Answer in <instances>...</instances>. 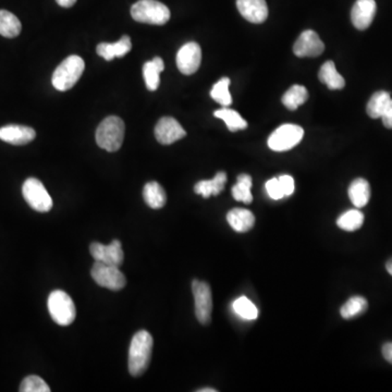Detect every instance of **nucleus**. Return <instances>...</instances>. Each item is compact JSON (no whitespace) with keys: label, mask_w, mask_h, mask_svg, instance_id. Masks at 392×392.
I'll use <instances>...</instances> for the list:
<instances>
[{"label":"nucleus","mask_w":392,"mask_h":392,"mask_svg":"<svg viewBox=\"0 0 392 392\" xmlns=\"http://www.w3.org/2000/svg\"><path fill=\"white\" fill-rule=\"evenodd\" d=\"M153 337L146 331L136 333L129 349V372L134 377L142 375L150 365L153 351Z\"/></svg>","instance_id":"obj_1"},{"label":"nucleus","mask_w":392,"mask_h":392,"mask_svg":"<svg viewBox=\"0 0 392 392\" xmlns=\"http://www.w3.org/2000/svg\"><path fill=\"white\" fill-rule=\"evenodd\" d=\"M124 120L119 117L110 116L102 120L96 130V142L97 145L107 152H117L124 143Z\"/></svg>","instance_id":"obj_2"},{"label":"nucleus","mask_w":392,"mask_h":392,"mask_svg":"<svg viewBox=\"0 0 392 392\" xmlns=\"http://www.w3.org/2000/svg\"><path fill=\"white\" fill-rule=\"evenodd\" d=\"M84 68L85 64L81 57L76 55L70 56L58 66L52 74V85L56 90L61 92L70 90L81 78Z\"/></svg>","instance_id":"obj_3"},{"label":"nucleus","mask_w":392,"mask_h":392,"mask_svg":"<svg viewBox=\"0 0 392 392\" xmlns=\"http://www.w3.org/2000/svg\"><path fill=\"white\" fill-rule=\"evenodd\" d=\"M131 16L140 23L164 25L170 19V10L157 0H138L131 8Z\"/></svg>","instance_id":"obj_4"},{"label":"nucleus","mask_w":392,"mask_h":392,"mask_svg":"<svg viewBox=\"0 0 392 392\" xmlns=\"http://www.w3.org/2000/svg\"><path fill=\"white\" fill-rule=\"evenodd\" d=\"M48 311L50 316L59 326H69L76 316V305L71 297L62 290H55L48 297Z\"/></svg>","instance_id":"obj_5"},{"label":"nucleus","mask_w":392,"mask_h":392,"mask_svg":"<svg viewBox=\"0 0 392 392\" xmlns=\"http://www.w3.org/2000/svg\"><path fill=\"white\" fill-rule=\"evenodd\" d=\"M24 200L38 213H47L52 208V198L43 183L36 178L25 180L22 186Z\"/></svg>","instance_id":"obj_6"},{"label":"nucleus","mask_w":392,"mask_h":392,"mask_svg":"<svg viewBox=\"0 0 392 392\" xmlns=\"http://www.w3.org/2000/svg\"><path fill=\"white\" fill-rule=\"evenodd\" d=\"M304 130L297 124H283L268 138V148L275 152L291 150L302 141Z\"/></svg>","instance_id":"obj_7"},{"label":"nucleus","mask_w":392,"mask_h":392,"mask_svg":"<svg viewBox=\"0 0 392 392\" xmlns=\"http://www.w3.org/2000/svg\"><path fill=\"white\" fill-rule=\"evenodd\" d=\"M90 275L98 285L109 290L119 291L126 287V279L119 267L95 261Z\"/></svg>","instance_id":"obj_8"},{"label":"nucleus","mask_w":392,"mask_h":392,"mask_svg":"<svg viewBox=\"0 0 392 392\" xmlns=\"http://www.w3.org/2000/svg\"><path fill=\"white\" fill-rule=\"evenodd\" d=\"M194 295L195 315L202 325H208L212 321L213 297L208 283L194 280L192 283Z\"/></svg>","instance_id":"obj_9"},{"label":"nucleus","mask_w":392,"mask_h":392,"mask_svg":"<svg viewBox=\"0 0 392 392\" xmlns=\"http://www.w3.org/2000/svg\"><path fill=\"white\" fill-rule=\"evenodd\" d=\"M90 252L95 261H100L102 264L120 267L124 263V254L119 240H114L108 245L98 242L92 243Z\"/></svg>","instance_id":"obj_10"},{"label":"nucleus","mask_w":392,"mask_h":392,"mask_svg":"<svg viewBox=\"0 0 392 392\" xmlns=\"http://www.w3.org/2000/svg\"><path fill=\"white\" fill-rule=\"evenodd\" d=\"M202 61V49L194 42L186 44L177 54V66L181 73L191 76L198 71Z\"/></svg>","instance_id":"obj_11"},{"label":"nucleus","mask_w":392,"mask_h":392,"mask_svg":"<svg viewBox=\"0 0 392 392\" xmlns=\"http://www.w3.org/2000/svg\"><path fill=\"white\" fill-rule=\"evenodd\" d=\"M325 50V45L316 32L307 30L297 38L293 52L299 58L317 57Z\"/></svg>","instance_id":"obj_12"},{"label":"nucleus","mask_w":392,"mask_h":392,"mask_svg":"<svg viewBox=\"0 0 392 392\" xmlns=\"http://www.w3.org/2000/svg\"><path fill=\"white\" fill-rule=\"evenodd\" d=\"M186 136V130L172 117H164L155 126V136L162 145H170Z\"/></svg>","instance_id":"obj_13"},{"label":"nucleus","mask_w":392,"mask_h":392,"mask_svg":"<svg viewBox=\"0 0 392 392\" xmlns=\"http://www.w3.org/2000/svg\"><path fill=\"white\" fill-rule=\"evenodd\" d=\"M376 10L377 6L375 0H357V3L352 8V23L361 31L369 29L375 18Z\"/></svg>","instance_id":"obj_14"},{"label":"nucleus","mask_w":392,"mask_h":392,"mask_svg":"<svg viewBox=\"0 0 392 392\" xmlns=\"http://www.w3.org/2000/svg\"><path fill=\"white\" fill-rule=\"evenodd\" d=\"M237 7L241 16L252 23H263L268 17L266 0H237Z\"/></svg>","instance_id":"obj_15"},{"label":"nucleus","mask_w":392,"mask_h":392,"mask_svg":"<svg viewBox=\"0 0 392 392\" xmlns=\"http://www.w3.org/2000/svg\"><path fill=\"white\" fill-rule=\"evenodd\" d=\"M35 136V130L30 126L10 124L0 128V140L12 145H25L32 142Z\"/></svg>","instance_id":"obj_16"},{"label":"nucleus","mask_w":392,"mask_h":392,"mask_svg":"<svg viewBox=\"0 0 392 392\" xmlns=\"http://www.w3.org/2000/svg\"><path fill=\"white\" fill-rule=\"evenodd\" d=\"M227 221L237 232L250 231L255 225V216L249 209L233 208L227 214Z\"/></svg>","instance_id":"obj_17"},{"label":"nucleus","mask_w":392,"mask_h":392,"mask_svg":"<svg viewBox=\"0 0 392 392\" xmlns=\"http://www.w3.org/2000/svg\"><path fill=\"white\" fill-rule=\"evenodd\" d=\"M132 48L131 40L129 36H122L121 40L116 43H102L96 48L98 55L105 60L110 61L114 58H121L130 52Z\"/></svg>","instance_id":"obj_18"},{"label":"nucleus","mask_w":392,"mask_h":392,"mask_svg":"<svg viewBox=\"0 0 392 392\" xmlns=\"http://www.w3.org/2000/svg\"><path fill=\"white\" fill-rule=\"evenodd\" d=\"M349 198L352 204L357 208H362L365 205L369 204L371 198V186L369 181L363 178H357L352 181L349 186Z\"/></svg>","instance_id":"obj_19"},{"label":"nucleus","mask_w":392,"mask_h":392,"mask_svg":"<svg viewBox=\"0 0 392 392\" xmlns=\"http://www.w3.org/2000/svg\"><path fill=\"white\" fill-rule=\"evenodd\" d=\"M227 182L226 172H220L212 180H203L196 183L194 192L202 195L203 198H208L212 195L220 194L224 191Z\"/></svg>","instance_id":"obj_20"},{"label":"nucleus","mask_w":392,"mask_h":392,"mask_svg":"<svg viewBox=\"0 0 392 392\" xmlns=\"http://www.w3.org/2000/svg\"><path fill=\"white\" fill-rule=\"evenodd\" d=\"M164 61L160 57H155L154 59L144 64L143 76L148 90H156L158 88L160 84V73L164 71Z\"/></svg>","instance_id":"obj_21"},{"label":"nucleus","mask_w":392,"mask_h":392,"mask_svg":"<svg viewBox=\"0 0 392 392\" xmlns=\"http://www.w3.org/2000/svg\"><path fill=\"white\" fill-rule=\"evenodd\" d=\"M143 198L146 204L153 209L162 208L167 202V195L164 188L160 186V183L155 182V181L145 184L144 190H143Z\"/></svg>","instance_id":"obj_22"},{"label":"nucleus","mask_w":392,"mask_h":392,"mask_svg":"<svg viewBox=\"0 0 392 392\" xmlns=\"http://www.w3.org/2000/svg\"><path fill=\"white\" fill-rule=\"evenodd\" d=\"M319 80L331 90H341L345 88V81L343 76L335 69L333 61H326L319 70Z\"/></svg>","instance_id":"obj_23"},{"label":"nucleus","mask_w":392,"mask_h":392,"mask_svg":"<svg viewBox=\"0 0 392 392\" xmlns=\"http://www.w3.org/2000/svg\"><path fill=\"white\" fill-rule=\"evenodd\" d=\"M21 30V22L13 13L7 10H0V35L8 38L17 37Z\"/></svg>","instance_id":"obj_24"},{"label":"nucleus","mask_w":392,"mask_h":392,"mask_svg":"<svg viewBox=\"0 0 392 392\" xmlns=\"http://www.w3.org/2000/svg\"><path fill=\"white\" fill-rule=\"evenodd\" d=\"M369 307V302L365 297L355 295V297H350L347 302L343 305L340 309L341 316L345 319H352L355 317L360 316L362 314L365 313Z\"/></svg>","instance_id":"obj_25"},{"label":"nucleus","mask_w":392,"mask_h":392,"mask_svg":"<svg viewBox=\"0 0 392 392\" xmlns=\"http://www.w3.org/2000/svg\"><path fill=\"white\" fill-rule=\"evenodd\" d=\"M391 96L386 90H379V92H376L373 96H372L371 100H369V104H367V114L373 119H377V118H381L384 112H385L386 108H387L388 105H389L390 100H391Z\"/></svg>","instance_id":"obj_26"},{"label":"nucleus","mask_w":392,"mask_h":392,"mask_svg":"<svg viewBox=\"0 0 392 392\" xmlns=\"http://www.w3.org/2000/svg\"><path fill=\"white\" fill-rule=\"evenodd\" d=\"M252 188V178L249 174H240L238 177L237 184L232 188V196L235 201L250 204L253 201V195L251 193Z\"/></svg>","instance_id":"obj_27"},{"label":"nucleus","mask_w":392,"mask_h":392,"mask_svg":"<svg viewBox=\"0 0 392 392\" xmlns=\"http://www.w3.org/2000/svg\"><path fill=\"white\" fill-rule=\"evenodd\" d=\"M363 224L364 215L359 209H350L348 212L343 213L337 220L338 227L349 232L359 230Z\"/></svg>","instance_id":"obj_28"},{"label":"nucleus","mask_w":392,"mask_h":392,"mask_svg":"<svg viewBox=\"0 0 392 392\" xmlns=\"http://www.w3.org/2000/svg\"><path fill=\"white\" fill-rule=\"evenodd\" d=\"M309 98L307 88L302 85H293L283 96V104L287 109L295 110Z\"/></svg>","instance_id":"obj_29"},{"label":"nucleus","mask_w":392,"mask_h":392,"mask_svg":"<svg viewBox=\"0 0 392 392\" xmlns=\"http://www.w3.org/2000/svg\"><path fill=\"white\" fill-rule=\"evenodd\" d=\"M214 116L219 119L224 120L225 124L228 126L231 132L235 131L244 130L247 128V122L243 119L238 112L230 109V108H222V109L216 110Z\"/></svg>","instance_id":"obj_30"},{"label":"nucleus","mask_w":392,"mask_h":392,"mask_svg":"<svg viewBox=\"0 0 392 392\" xmlns=\"http://www.w3.org/2000/svg\"><path fill=\"white\" fill-rule=\"evenodd\" d=\"M229 85H230V80L228 78H222L213 86L212 90H210V96L213 100H216L222 107H228L232 104Z\"/></svg>","instance_id":"obj_31"},{"label":"nucleus","mask_w":392,"mask_h":392,"mask_svg":"<svg viewBox=\"0 0 392 392\" xmlns=\"http://www.w3.org/2000/svg\"><path fill=\"white\" fill-rule=\"evenodd\" d=\"M233 309L241 319H247V321H254L259 316V309H257L256 305L247 297H241L235 299L233 303Z\"/></svg>","instance_id":"obj_32"},{"label":"nucleus","mask_w":392,"mask_h":392,"mask_svg":"<svg viewBox=\"0 0 392 392\" xmlns=\"http://www.w3.org/2000/svg\"><path fill=\"white\" fill-rule=\"evenodd\" d=\"M19 391L21 392H49L50 388L47 384L38 376L31 375L24 378Z\"/></svg>","instance_id":"obj_33"},{"label":"nucleus","mask_w":392,"mask_h":392,"mask_svg":"<svg viewBox=\"0 0 392 392\" xmlns=\"http://www.w3.org/2000/svg\"><path fill=\"white\" fill-rule=\"evenodd\" d=\"M266 191L273 200H281V198H285L280 184H279L278 178H273L267 181Z\"/></svg>","instance_id":"obj_34"},{"label":"nucleus","mask_w":392,"mask_h":392,"mask_svg":"<svg viewBox=\"0 0 392 392\" xmlns=\"http://www.w3.org/2000/svg\"><path fill=\"white\" fill-rule=\"evenodd\" d=\"M279 184H280L281 190H283L285 196H290L295 192V180L292 177L283 174L278 178Z\"/></svg>","instance_id":"obj_35"},{"label":"nucleus","mask_w":392,"mask_h":392,"mask_svg":"<svg viewBox=\"0 0 392 392\" xmlns=\"http://www.w3.org/2000/svg\"><path fill=\"white\" fill-rule=\"evenodd\" d=\"M384 126L387 129H392V100H390L389 105L386 108L385 112L381 116Z\"/></svg>","instance_id":"obj_36"},{"label":"nucleus","mask_w":392,"mask_h":392,"mask_svg":"<svg viewBox=\"0 0 392 392\" xmlns=\"http://www.w3.org/2000/svg\"><path fill=\"white\" fill-rule=\"evenodd\" d=\"M383 357H385L386 361L392 364V343H387L383 345Z\"/></svg>","instance_id":"obj_37"},{"label":"nucleus","mask_w":392,"mask_h":392,"mask_svg":"<svg viewBox=\"0 0 392 392\" xmlns=\"http://www.w3.org/2000/svg\"><path fill=\"white\" fill-rule=\"evenodd\" d=\"M58 5L64 8H70L76 3V0H56Z\"/></svg>","instance_id":"obj_38"},{"label":"nucleus","mask_w":392,"mask_h":392,"mask_svg":"<svg viewBox=\"0 0 392 392\" xmlns=\"http://www.w3.org/2000/svg\"><path fill=\"white\" fill-rule=\"evenodd\" d=\"M386 268H387L388 273H390L392 276V259H390L389 261H387V264H386Z\"/></svg>","instance_id":"obj_39"},{"label":"nucleus","mask_w":392,"mask_h":392,"mask_svg":"<svg viewBox=\"0 0 392 392\" xmlns=\"http://www.w3.org/2000/svg\"><path fill=\"white\" fill-rule=\"evenodd\" d=\"M216 389H212V388H202V389H198V392H216Z\"/></svg>","instance_id":"obj_40"}]
</instances>
